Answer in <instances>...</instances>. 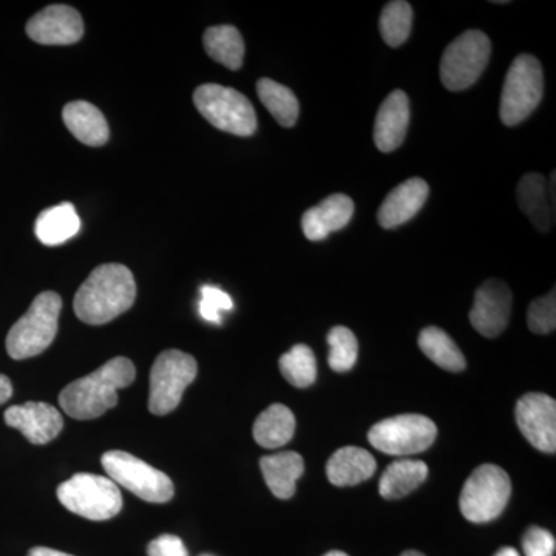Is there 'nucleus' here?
<instances>
[{
    "mask_svg": "<svg viewBox=\"0 0 556 556\" xmlns=\"http://www.w3.org/2000/svg\"><path fill=\"white\" fill-rule=\"evenodd\" d=\"M137 378V368L127 357H115L97 371L75 380L61 391L65 415L78 420L97 419L118 404V390Z\"/></svg>",
    "mask_w": 556,
    "mask_h": 556,
    "instance_id": "nucleus-1",
    "label": "nucleus"
},
{
    "mask_svg": "<svg viewBox=\"0 0 556 556\" xmlns=\"http://www.w3.org/2000/svg\"><path fill=\"white\" fill-rule=\"evenodd\" d=\"M137 299V283L127 266L118 263L98 266L78 289L73 302L76 316L84 324L104 325L131 308Z\"/></svg>",
    "mask_w": 556,
    "mask_h": 556,
    "instance_id": "nucleus-2",
    "label": "nucleus"
},
{
    "mask_svg": "<svg viewBox=\"0 0 556 556\" xmlns=\"http://www.w3.org/2000/svg\"><path fill=\"white\" fill-rule=\"evenodd\" d=\"M62 299L53 291L39 294L30 309L11 327L7 336V351L14 361H24L43 353L53 343Z\"/></svg>",
    "mask_w": 556,
    "mask_h": 556,
    "instance_id": "nucleus-3",
    "label": "nucleus"
},
{
    "mask_svg": "<svg viewBox=\"0 0 556 556\" xmlns=\"http://www.w3.org/2000/svg\"><path fill=\"white\" fill-rule=\"evenodd\" d=\"M544 93V73L541 62L532 54H519L508 68L501 93L500 118L508 127L529 118Z\"/></svg>",
    "mask_w": 556,
    "mask_h": 556,
    "instance_id": "nucleus-4",
    "label": "nucleus"
},
{
    "mask_svg": "<svg viewBox=\"0 0 556 556\" xmlns=\"http://www.w3.org/2000/svg\"><path fill=\"white\" fill-rule=\"evenodd\" d=\"M193 102L218 130L237 137H251L257 130L254 105L243 93L218 84H203L193 93Z\"/></svg>",
    "mask_w": 556,
    "mask_h": 556,
    "instance_id": "nucleus-5",
    "label": "nucleus"
},
{
    "mask_svg": "<svg viewBox=\"0 0 556 556\" xmlns=\"http://www.w3.org/2000/svg\"><path fill=\"white\" fill-rule=\"evenodd\" d=\"M511 496V482L506 470L495 464L478 467L460 492V514L475 525L493 521L503 514Z\"/></svg>",
    "mask_w": 556,
    "mask_h": 556,
    "instance_id": "nucleus-6",
    "label": "nucleus"
},
{
    "mask_svg": "<svg viewBox=\"0 0 556 556\" xmlns=\"http://www.w3.org/2000/svg\"><path fill=\"white\" fill-rule=\"evenodd\" d=\"M62 506L91 521L116 517L123 508L118 485L110 478L78 473L58 486Z\"/></svg>",
    "mask_w": 556,
    "mask_h": 556,
    "instance_id": "nucleus-7",
    "label": "nucleus"
},
{
    "mask_svg": "<svg viewBox=\"0 0 556 556\" xmlns=\"http://www.w3.org/2000/svg\"><path fill=\"white\" fill-rule=\"evenodd\" d=\"M197 372L199 365L190 354L178 350L161 353L150 371V413L166 416L174 412Z\"/></svg>",
    "mask_w": 556,
    "mask_h": 556,
    "instance_id": "nucleus-8",
    "label": "nucleus"
},
{
    "mask_svg": "<svg viewBox=\"0 0 556 556\" xmlns=\"http://www.w3.org/2000/svg\"><path fill=\"white\" fill-rule=\"evenodd\" d=\"M102 467L115 484L126 486L148 503H169L175 486L170 478L127 452L112 450L101 457Z\"/></svg>",
    "mask_w": 556,
    "mask_h": 556,
    "instance_id": "nucleus-9",
    "label": "nucleus"
},
{
    "mask_svg": "<svg viewBox=\"0 0 556 556\" xmlns=\"http://www.w3.org/2000/svg\"><path fill=\"white\" fill-rule=\"evenodd\" d=\"M437 437V424L427 416L399 415L372 426L368 441L386 455L412 456L430 448Z\"/></svg>",
    "mask_w": 556,
    "mask_h": 556,
    "instance_id": "nucleus-10",
    "label": "nucleus"
},
{
    "mask_svg": "<svg viewBox=\"0 0 556 556\" xmlns=\"http://www.w3.org/2000/svg\"><path fill=\"white\" fill-rule=\"evenodd\" d=\"M492 43L484 33L464 31L444 51L441 60L442 84L452 91L473 86L489 64Z\"/></svg>",
    "mask_w": 556,
    "mask_h": 556,
    "instance_id": "nucleus-11",
    "label": "nucleus"
},
{
    "mask_svg": "<svg viewBox=\"0 0 556 556\" xmlns=\"http://www.w3.org/2000/svg\"><path fill=\"white\" fill-rule=\"evenodd\" d=\"M511 303L510 288L497 278H489L475 294L473 308L470 311L471 325L484 338H497L508 327Z\"/></svg>",
    "mask_w": 556,
    "mask_h": 556,
    "instance_id": "nucleus-12",
    "label": "nucleus"
},
{
    "mask_svg": "<svg viewBox=\"0 0 556 556\" xmlns=\"http://www.w3.org/2000/svg\"><path fill=\"white\" fill-rule=\"evenodd\" d=\"M517 422L527 441L544 453L556 450V402L543 393H529L519 399Z\"/></svg>",
    "mask_w": 556,
    "mask_h": 556,
    "instance_id": "nucleus-13",
    "label": "nucleus"
},
{
    "mask_svg": "<svg viewBox=\"0 0 556 556\" xmlns=\"http://www.w3.org/2000/svg\"><path fill=\"white\" fill-rule=\"evenodd\" d=\"M28 38L42 46H72L84 36L80 14L68 5H50L27 24Z\"/></svg>",
    "mask_w": 556,
    "mask_h": 556,
    "instance_id": "nucleus-14",
    "label": "nucleus"
},
{
    "mask_svg": "<svg viewBox=\"0 0 556 556\" xmlns=\"http://www.w3.org/2000/svg\"><path fill=\"white\" fill-rule=\"evenodd\" d=\"M5 424L35 445L49 444L64 428L61 413L46 402H25L10 407L5 412Z\"/></svg>",
    "mask_w": 556,
    "mask_h": 556,
    "instance_id": "nucleus-15",
    "label": "nucleus"
},
{
    "mask_svg": "<svg viewBox=\"0 0 556 556\" xmlns=\"http://www.w3.org/2000/svg\"><path fill=\"white\" fill-rule=\"evenodd\" d=\"M518 203L540 232L555 225V174L551 185L541 174H527L518 185Z\"/></svg>",
    "mask_w": 556,
    "mask_h": 556,
    "instance_id": "nucleus-16",
    "label": "nucleus"
},
{
    "mask_svg": "<svg viewBox=\"0 0 556 556\" xmlns=\"http://www.w3.org/2000/svg\"><path fill=\"white\" fill-rule=\"evenodd\" d=\"M409 124V100L402 90L391 91L380 105L375 123V144L383 153L401 148Z\"/></svg>",
    "mask_w": 556,
    "mask_h": 556,
    "instance_id": "nucleus-17",
    "label": "nucleus"
},
{
    "mask_svg": "<svg viewBox=\"0 0 556 556\" xmlns=\"http://www.w3.org/2000/svg\"><path fill=\"white\" fill-rule=\"evenodd\" d=\"M430 188L422 178H409L388 193L378 212V222L383 229H394L409 222L422 208Z\"/></svg>",
    "mask_w": 556,
    "mask_h": 556,
    "instance_id": "nucleus-18",
    "label": "nucleus"
},
{
    "mask_svg": "<svg viewBox=\"0 0 556 556\" xmlns=\"http://www.w3.org/2000/svg\"><path fill=\"white\" fill-rule=\"evenodd\" d=\"M353 214L354 201L345 193H334L303 214V233L309 241L327 239L329 233L345 228Z\"/></svg>",
    "mask_w": 556,
    "mask_h": 556,
    "instance_id": "nucleus-19",
    "label": "nucleus"
},
{
    "mask_svg": "<svg viewBox=\"0 0 556 556\" xmlns=\"http://www.w3.org/2000/svg\"><path fill=\"white\" fill-rule=\"evenodd\" d=\"M62 119L73 137L90 148H100L109 141L108 119L100 109L87 101L68 102L62 110Z\"/></svg>",
    "mask_w": 556,
    "mask_h": 556,
    "instance_id": "nucleus-20",
    "label": "nucleus"
},
{
    "mask_svg": "<svg viewBox=\"0 0 556 556\" xmlns=\"http://www.w3.org/2000/svg\"><path fill=\"white\" fill-rule=\"evenodd\" d=\"M263 478L278 500L294 496L295 484L305 471L303 457L295 452H281L260 459Z\"/></svg>",
    "mask_w": 556,
    "mask_h": 556,
    "instance_id": "nucleus-21",
    "label": "nucleus"
},
{
    "mask_svg": "<svg viewBox=\"0 0 556 556\" xmlns=\"http://www.w3.org/2000/svg\"><path fill=\"white\" fill-rule=\"evenodd\" d=\"M378 464L367 450L343 447L338 450L327 464L329 482L338 486L357 485L375 475Z\"/></svg>",
    "mask_w": 556,
    "mask_h": 556,
    "instance_id": "nucleus-22",
    "label": "nucleus"
},
{
    "mask_svg": "<svg viewBox=\"0 0 556 556\" xmlns=\"http://www.w3.org/2000/svg\"><path fill=\"white\" fill-rule=\"evenodd\" d=\"M79 229L78 212L72 203H61L40 212L35 226L36 237L40 243L47 244V247L65 243L73 239Z\"/></svg>",
    "mask_w": 556,
    "mask_h": 556,
    "instance_id": "nucleus-23",
    "label": "nucleus"
},
{
    "mask_svg": "<svg viewBox=\"0 0 556 556\" xmlns=\"http://www.w3.org/2000/svg\"><path fill=\"white\" fill-rule=\"evenodd\" d=\"M428 478V467L422 460L399 459L387 467L379 481V493L386 500H401L415 492Z\"/></svg>",
    "mask_w": 556,
    "mask_h": 556,
    "instance_id": "nucleus-24",
    "label": "nucleus"
},
{
    "mask_svg": "<svg viewBox=\"0 0 556 556\" xmlns=\"http://www.w3.org/2000/svg\"><path fill=\"white\" fill-rule=\"evenodd\" d=\"M295 417L291 409L281 404H273L257 417L254 424L255 441L263 448H280L294 437Z\"/></svg>",
    "mask_w": 556,
    "mask_h": 556,
    "instance_id": "nucleus-25",
    "label": "nucleus"
},
{
    "mask_svg": "<svg viewBox=\"0 0 556 556\" xmlns=\"http://www.w3.org/2000/svg\"><path fill=\"white\" fill-rule=\"evenodd\" d=\"M204 50L211 60L229 70H239L243 65L244 40L232 25H217L207 28L203 38Z\"/></svg>",
    "mask_w": 556,
    "mask_h": 556,
    "instance_id": "nucleus-26",
    "label": "nucleus"
},
{
    "mask_svg": "<svg viewBox=\"0 0 556 556\" xmlns=\"http://www.w3.org/2000/svg\"><path fill=\"white\" fill-rule=\"evenodd\" d=\"M419 348L439 368L459 372L467 367L463 351L457 348L455 340L450 338L444 329L428 327L419 334Z\"/></svg>",
    "mask_w": 556,
    "mask_h": 556,
    "instance_id": "nucleus-27",
    "label": "nucleus"
},
{
    "mask_svg": "<svg viewBox=\"0 0 556 556\" xmlns=\"http://www.w3.org/2000/svg\"><path fill=\"white\" fill-rule=\"evenodd\" d=\"M260 101L269 110L281 127H294L299 119L300 104L294 91L281 86L277 80L262 78L257 83Z\"/></svg>",
    "mask_w": 556,
    "mask_h": 556,
    "instance_id": "nucleus-28",
    "label": "nucleus"
},
{
    "mask_svg": "<svg viewBox=\"0 0 556 556\" xmlns=\"http://www.w3.org/2000/svg\"><path fill=\"white\" fill-rule=\"evenodd\" d=\"M281 375L295 388H308L317 379V362L309 346L295 345L280 357Z\"/></svg>",
    "mask_w": 556,
    "mask_h": 556,
    "instance_id": "nucleus-29",
    "label": "nucleus"
},
{
    "mask_svg": "<svg viewBox=\"0 0 556 556\" xmlns=\"http://www.w3.org/2000/svg\"><path fill=\"white\" fill-rule=\"evenodd\" d=\"M412 27L413 10L408 2L394 0V2L387 3L379 21L380 35L387 46L393 47V49L404 46L409 38Z\"/></svg>",
    "mask_w": 556,
    "mask_h": 556,
    "instance_id": "nucleus-30",
    "label": "nucleus"
},
{
    "mask_svg": "<svg viewBox=\"0 0 556 556\" xmlns=\"http://www.w3.org/2000/svg\"><path fill=\"white\" fill-rule=\"evenodd\" d=\"M328 345L329 367L338 372H346L356 365L358 356V342L356 334L346 327H334L329 331Z\"/></svg>",
    "mask_w": 556,
    "mask_h": 556,
    "instance_id": "nucleus-31",
    "label": "nucleus"
},
{
    "mask_svg": "<svg viewBox=\"0 0 556 556\" xmlns=\"http://www.w3.org/2000/svg\"><path fill=\"white\" fill-rule=\"evenodd\" d=\"M527 324L535 334H548L556 327V295L555 289L544 298L533 300L527 314Z\"/></svg>",
    "mask_w": 556,
    "mask_h": 556,
    "instance_id": "nucleus-32",
    "label": "nucleus"
},
{
    "mask_svg": "<svg viewBox=\"0 0 556 556\" xmlns=\"http://www.w3.org/2000/svg\"><path fill=\"white\" fill-rule=\"evenodd\" d=\"M233 303L229 294L215 287L201 288L200 314L204 320L222 324V311L232 309Z\"/></svg>",
    "mask_w": 556,
    "mask_h": 556,
    "instance_id": "nucleus-33",
    "label": "nucleus"
},
{
    "mask_svg": "<svg viewBox=\"0 0 556 556\" xmlns=\"http://www.w3.org/2000/svg\"><path fill=\"white\" fill-rule=\"evenodd\" d=\"M555 547V536L541 527H530L522 540L526 556H554Z\"/></svg>",
    "mask_w": 556,
    "mask_h": 556,
    "instance_id": "nucleus-34",
    "label": "nucleus"
},
{
    "mask_svg": "<svg viewBox=\"0 0 556 556\" xmlns=\"http://www.w3.org/2000/svg\"><path fill=\"white\" fill-rule=\"evenodd\" d=\"M149 556H188L185 543L175 535H161L148 547Z\"/></svg>",
    "mask_w": 556,
    "mask_h": 556,
    "instance_id": "nucleus-35",
    "label": "nucleus"
},
{
    "mask_svg": "<svg viewBox=\"0 0 556 556\" xmlns=\"http://www.w3.org/2000/svg\"><path fill=\"white\" fill-rule=\"evenodd\" d=\"M13 396V386L7 376L0 375V405L5 404Z\"/></svg>",
    "mask_w": 556,
    "mask_h": 556,
    "instance_id": "nucleus-36",
    "label": "nucleus"
},
{
    "mask_svg": "<svg viewBox=\"0 0 556 556\" xmlns=\"http://www.w3.org/2000/svg\"><path fill=\"white\" fill-rule=\"evenodd\" d=\"M28 556H73L68 554H64V552L54 551V548L47 547H35L28 552Z\"/></svg>",
    "mask_w": 556,
    "mask_h": 556,
    "instance_id": "nucleus-37",
    "label": "nucleus"
},
{
    "mask_svg": "<svg viewBox=\"0 0 556 556\" xmlns=\"http://www.w3.org/2000/svg\"><path fill=\"white\" fill-rule=\"evenodd\" d=\"M495 556H521L514 547H503Z\"/></svg>",
    "mask_w": 556,
    "mask_h": 556,
    "instance_id": "nucleus-38",
    "label": "nucleus"
},
{
    "mask_svg": "<svg viewBox=\"0 0 556 556\" xmlns=\"http://www.w3.org/2000/svg\"><path fill=\"white\" fill-rule=\"evenodd\" d=\"M401 556H426V555H422V554H420V552H416V551H407V552H404V554H402Z\"/></svg>",
    "mask_w": 556,
    "mask_h": 556,
    "instance_id": "nucleus-39",
    "label": "nucleus"
},
{
    "mask_svg": "<svg viewBox=\"0 0 556 556\" xmlns=\"http://www.w3.org/2000/svg\"><path fill=\"white\" fill-rule=\"evenodd\" d=\"M324 556H348V555L345 554V552L332 551V552H328V554L324 555Z\"/></svg>",
    "mask_w": 556,
    "mask_h": 556,
    "instance_id": "nucleus-40",
    "label": "nucleus"
}]
</instances>
